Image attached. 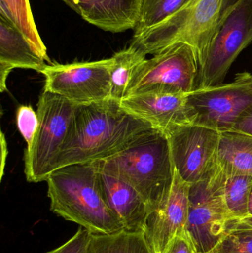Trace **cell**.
I'll use <instances>...</instances> for the list:
<instances>
[{
	"instance_id": "cell-1",
	"label": "cell",
	"mask_w": 252,
	"mask_h": 253,
	"mask_svg": "<svg viewBox=\"0 0 252 253\" xmlns=\"http://www.w3.org/2000/svg\"><path fill=\"white\" fill-rule=\"evenodd\" d=\"M156 129L112 99L78 105L56 169L112 157L140 142Z\"/></svg>"
},
{
	"instance_id": "cell-2",
	"label": "cell",
	"mask_w": 252,
	"mask_h": 253,
	"mask_svg": "<svg viewBox=\"0 0 252 253\" xmlns=\"http://www.w3.org/2000/svg\"><path fill=\"white\" fill-rule=\"evenodd\" d=\"M46 181L50 210L56 215L79 224L92 235L124 231L122 223L104 198L93 163L62 167Z\"/></svg>"
},
{
	"instance_id": "cell-3",
	"label": "cell",
	"mask_w": 252,
	"mask_h": 253,
	"mask_svg": "<svg viewBox=\"0 0 252 253\" xmlns=\"http://www.w3.org/2000/svg\"><path fill=\"white\" fill-rule=\"evenodd\" d=\"M91 163L134 187L146 202L149 213L162 205L173 185L175 168L170 141L158 129L127 150Z\"/></svg>"
},
{
	"instance_id": "cell-4",
	"label": "cell",
	"mask_w": 252,
	"mask_h": 253,
	"mask_svg": "<svg viewBox=\"0 0 252 253\" xmlns=\"http://www.w3.org/2000/svg\"><path fill=\"white\" fill-rule=\"evenodd\" d=\"M234 1L191 0L166 20L133 36L130 45L146 55H155L174 44H188L195 52L200 67L223 13Z\"/></svg>"
},
{
	"instance_id": "cell-5",
	"label": "cell",
	"mask_w": 252,
	"mask_h": 253,
	"mask_svg": "<svg viewBox=\"0 0 252 253\" xmlns=\"http://www.w3.org/2000/svg\"><path fill=\"white\" fill-rule=\"evenodd\" d=\"M78 104L44 90L37 105L38 126L25 153L29 182L47 181L56 170L58 156L69 132Z\"/></svg>"
},
{
	"instance_id": "cell-6",
	"label": "cell",
	"mask_w": 252,
	"mask_h": 253,
	"mask_svg": "<svg viewBox=\"0 0 252 253\" xmlns=\"http://www.w3.org/2000/svg\"><path fill=\"white\" fill-rule=\"evenodd\" d=\"M252 44V0H235L223 13L199 67L196 88L222 84L238 55Z\"/></svg>"
},
{
	"instance_id": "cell-7",
	"label": "cell",
	"mask_w": 252,
	"mask_h": 253,
	"mask_svg": "<svg viewBox=\"0 0 252 253\" xmlns=\"http://www.w3.org/2000/svg\"><path fill=\"white\" fill-rule=\"evenodd\" d=\"M252 106V75L239 73L235 80L204 88L186 96V114L189 123L230 131L238 119Z\"/></svg>"
},
{
	"instance_id": "cell-8",
	"label": "cell",
	"mask_w": 252,
	"mask_h": 253,
	"mask_svg": "<svg viewBox=\"0 0 252 253\" xmlns=\"http://www.w3.org/2000/svg\"><path fill=\"white\" fill-rule=\"evenodd\" d=\"M153 56L136 68L124 97L154 91L188 94L196 88L199 65L190 46L174 44Z\"/></svg>"
},
{
	"instance_id": "cell-9",
	"label": "cell",
	"mask_w": 252,
	"mask_h": 253,
	"mask_svg": "<svg viewBox=\"0 0 252 253\" xmlns=\"http://www.w3.org/2000/svg\"><path fill=\"white\" fill-rule=\"evenodd\" d=\"M223 173L217 166L208 178L190 184L186 230L198 252H210L238 222L225 203Z\"/></svg>"
},
{
	"instance_id": "cell-10",
	"label": "cell",
	"mask_w": 252,
	"mask_h": 253,
	"mask_svg": "<svg viewBox=\"0 0 252 253\" xmlns=\"http://www.w3.org/2000/svg\"><path fill=\"white\" fill-rule=\"evenodd\" d=\"M112 58L75 63L47 65L44 90L78 105L111 99L110 70Z\"/></svg>"
},
{
	"instance_id": "cell-11",
	"label": "cell",
	"mask_w": 252,
	"mask_h": 253,
	"mask_svg": "<svg viewBox=\"0 0 252 253\" xmlns=\"http://www.w3.org/2000/svg\"><path fill=\"white\" fill-rule=\"evenodd\" d=\"M167 136L175 169L185 181H204L216 170L220 132L188 123Z\"/></svg>"
},
{
	"instance_id": "cell-12",
	"label": "cell",
	"mask_w": 252,
	"mask_h": 253,
	"mask_svg": "<svg viewBox=\"0 0 252 253\" xmlns=\"http://www.w3.org/2000/svg\"><path fill=\"white\" fill-rule=\"evenodd\" d=\"M190 184L175 169L171 190L162 205L149 212L143 234L150 253H163L171 241L186 229Z\"/></svg>"
},
{
	"instance_id": "cell-13",
	"label": "cell",
	"mask_w": 252,
	"mask_h": 253,
	"mask_svg": "<svg viewBox=\"0 0 252 253\" xmlns=\"http://www.w3.org/2000/svg\"><path fill=\"white\" fill-rule=\"evenodd\" d=\"M186 96L179 92H147L126 96L120 104L126 111L168 135L189 123L186 114Z\"/></svg>"
},
{
	"instance_id": "cell-14",
	"label": "cell",
	"mask_w": 252,
	"mask_h": 253,
	"mask_svg": "<svg viewBox=\"0 0 252 253\" xmlns=\"http://www.w3.org/2000/svg\"><path fill=\"white\" fill-rule=\"evenodd\" d=\"M83 19L111 33L134 30L142 0H62Z\"/></svg>"
},
{
	"instance_id": "cell-15",
	"label": "cell",
	"mask_w": 252,
	"mask_h": 253,
	"mask_svg": "<svg viewBox=\"0 0 252 253\" xmlns=\"http://www.w3.org/2000/svg\"><path fill=\"white\" fill-rule=\"evenodd\" d=\"M98 178L107 204L122 223L124 231L143 233L149 211L139 192L128 183L99 169Z\"/></svg>"
},
{
	"instance_id": "cell-16",
	"label": "cell",
	"mask_w": 252,
	"mask_h": 253,
	"mask_svg": "<svg viewBox=\"0 0 252 253\" xmlns=\"http://www.w3.org/2000/svg\"><path fill=\"white\" fill-rule=\"evenodd\" d=\"M33 43L7 18L0 16V90H7L6 80L14 68L41 74L47 65Z\"/></svg>"
},
{
	"instance_id": "cell-17",
	"label": "cell",
	"mask_w": 252,
	"mask_h": 253,
	"mask_svg": "<svg viewBox=\"0 0 252 253\" xmlns=\"http://www.w3.org/2000/svg\"><path fill=\"white\" fill-rule=\"evenodd\" d=\"M217 166L225 175L252 176V136L235 132H220Z\"/></svg>"
},
{
	"instance_id": "cell-18",
	"label": "cell",
	"mask_w": 252,
	"mask_h": 253,
	"mask_svg": "<svg viewBox=\"0 0 252 253\" xmlns=\"http://www.w3.org/2000/svg\"><path fill=\"white\" fill-rule=\"evenodd\" d=\"M146 55L135 46L118 52L112 56L110 70L111 99L121 102L136 68L146 59Z\"/></svg>"
},
{
	"instance_id": "cell-19",
	"label": "cell",
	"mask_w": 252,
	"mask_h": 253,
	"mask_svg": "<svg viewBox=\"0 0 252 253\" xmlns=\"http://www.w3.org/2000/svg\"><path fill=\"white\" fill-rule=\"evenodd\" d=\"M0 16L14 22L35 46L44 60L50 62L47 47L37 30L29 0H0Z\"/></svg>"
},
{
	"instance_id": "cell-20",
	"label": "cell",
	"mask_w": 252,
	"mask_h": 253,
	"mask_svg": "<svg viewBox=\"0 0 252 253\" xmlns=\"http://www.w3.org/2000/svg\"><path fill=\"white\" fill-rule=\"evenodd\" d=\"M87 253H150L143 233L92 235Z\"/></svg>"
},
{
	"instance_id": "cell-21",
	"label": "cell",
	"mask_w": 252,
	"mask_h": 253,
	"mask_svg": "<svg viewBox=\"0 0 252 253\" xmlns=\"http://www.w3.org/2000/svg\"><path fill=\"white\" fill-rule=\"evenodd\" d=\"M252 186V176L250 175L223 173L225 203L232 216L238 221L248 216L249 198Z\"/></svg>"
},
{
	"instance_id": "cell-22",
	"label": "cell",
	"mask_w": 252,
	"mask_h": 253,
	"mask_svg": "<svg viewBox=\"0 0 252 253\" xmlns=\"http://www.w3.org/2000/svg\"><path fill=\"white\" fill-rule=\"evenodd\" d=\"M191 0H142L140 16L134 28V35H139L149 28L166 20L184 7Z\"/></svg>"
},
{
	"instance_id": "cell-23",
	"label": "cell",
	"mask_w": 252,
	"mask_h": 253,
	"mask_svg": "<svg viewBox=\"0 0 252 253\" xmlns=\"http://www.w3.org/2000/svg\"><path fill=\"white\" fill-rule=\"evenodd\" d=\"M207 253H252V227L238 221Z\"/></svg>"
},
{
	"instance_id": "cell-24",
	"label": "cell",
	"mask_w": 252,
	"mask_h": 253,
	"mask_svg": "<svg viewBox=\"0 0 252 253\" xmlns=\"http://www.w3.org/2000/svg\"><path fill=\"white\" fill-rule=\"evenodd\" d=\"M16 125L28 146L30 145L38 126L37 113L29 105H21L16 112Z\"/></svg>"
},
{
	"instance_id": "cell-25",
	"label": "cell",
	"mask_w": 252,
	"mask_h": 253,
	"mask_svg": "<svg viewBox=\"0 0 252 253\" xmlns=\"http://www.w3.org/2000/svg\"><path fill=\"white\" fill-rule=\"evenodd\" d=\"M90 240L91 233L81 227L68 242L47 253H87Z\"/></svg>"
},
{
	"instance_id": "cell-26",
	"label": "cell",
	"mask_w": 252,
	"mask_h": 253,
	"mask_svg": "<svg viewBox=\"0 0 252 253\" xmlns=\"http://www.w3.org/2000/svg\"><path fill=\"white\" fill-rule=\"evenodd\" d=\"M163 253H200L187 230L178 234Z\"/></svg>"
},
{
	"instance_id": "cell-27",
	"label": "cell",
	"mask_w": 252,
	"mask_h": 253,
	"mask_svg": "<svg viewBox=\"0 0 252 253\" xmlns=\"http://www.w3.org/2000/svg\"><path fill=\"white\" fill-rule=\"evenodd\" d=\"M230 131L252 136V106L238 119Z\"/></svg>"
},
{
	"instance_id": "cell-28",
	"label": "cell",
	"mask_w": 252,
	"mask_h": 253,
	"mask_svg": "<svg viewBox=\"0 0 252 253\" xmlns=\"http://www.w3.org/2000/svg\"><path fill=\"white\" fill-rule=\"evenodd\" d=\"M0 143H1V166H0V179L2 178L4 175V167H5L6 159H7V141H6L5 135L1 131V138H0Z\"/></svg>"
},
{
	"instance_id": "cell-29",
	"label": "cell",
	"mask_w": 252,
	"mask_h": 253,
	"mask_svg": "<svg viewBox=\"0 0 252 253\" xmlns=\"http://www.w3.org/2000/svg\"><path fill=\"white\" fill-rule=\"evenodd\" d=\"M248 216H252V186L250 190V198H249Z\"/></svg>"
},
{
	"instance_id": "cell-30",
	"label": "cell",
	"mask_w": 252,
	"mask_h": 253,
	"mask_svg": "<svg viewBox=\"0 0 252 253\" xmlns=\"http://www.w3.org/2000/svg\"><path fill=\"white\" fill-rule=\"evenodd\" d=\"M240 222L243 223L248 227H252V216H247L243 219L240 220Z\"/></svg>"
}]
</instances>
